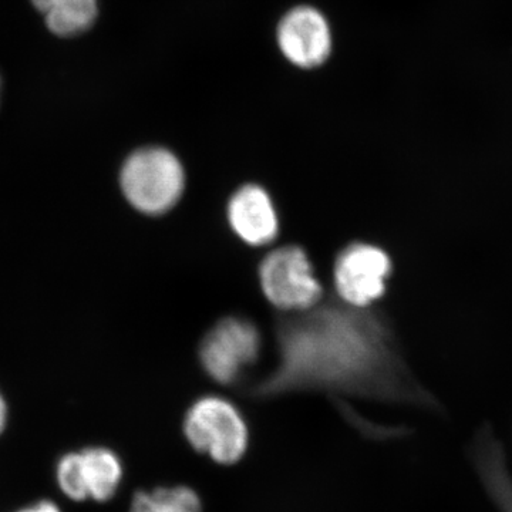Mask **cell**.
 <instances>
[{
    "mask_svg": "<svg viewBox=\"0 0 512 512\" xmlns=\"http://www.w3.org/2000/svg\"><path fill=\"white\" fill-rule=\"evenodd\" d=\"M57 37L72 39L92 30L99 18V0H30Z\"/></svg>",
    "mask_w": 512,
    "mask_h": 512,
    "instance_id": "cell-10",
    "label": "cell"
},
{
    "mask_svg": "<svg viewBox=\"0 0 512 512\" xmlns=\"http://www.w3.org/2000/svg\"><path fill=\"white\" fill-rule=\"evenodd\" d=\"M276 43L292 66L316 69L332 55V28L319 9L309 5L295 6L279 20Z\"/></svg>",
    "mask_w": 512,
    "mask_h": 512,
    "instance_id": "cell-8",
    "label": "cell"
},
{
    "mask_svg": "<svg viewBox=\"0 0 512 512\" xmlns=\"http://www.w3.org/2000/svg\"><path fill=\"white\" fill-rule=\"evenodd\" d=\"M120 184L127 201L136 210L148 215L164 214L183 195V164L167 148H140L121 168Z\"/></svg>",
    "mask_w": 512,
    "mask_h": 512,
    "instance_id": "cell-2",
    "label": "cell"
},
{
    "mask_svg": "<svg viewBox=\"0 0 512 512\" xmlns=\"http://www.w3.org/2000/svg\"><path fill=\"white\" fill-rule=\"evenodd\" d=\"M184 434L190 446L221 466L241 461L249 447V430L237 407L218 396H205L185 414Z\"/></svg>",
    "mask_w": 512,
    "mask_h": 512,
    "instance_id": "cell-3",
    "label": "cell"
},
{
    "mask_svg": "<svg viewBox=\"0 0 512 512\" xmlns=\"http://www.w3.org/2000/svg\"><path fill=\"white\" fill-rule=\"evenodd\" d=\"M228 220L242 241L262 247L274 241L279 224L274 202L259 185L239 188L228 204Z\"/></svg>",
    "mask_w": 512,
    "mask_h": 512,
    "instance_id": "cell-9",
    "label": "cell"
},
{
    "mask_svg": "<svg viewBox=\"0 0 512 512\" xmlns=\"http://www.w3.org/2000/svg\"><path fill=\"white\" fill-rule=\"evenodd\" d=\"M130 512H202L200 495L187 485L138 491Z\"/></svg>",
    "mask_w": 512,
    "mask_h": 512,
    "instance_id": "cell-11",
    "label": "cell"
},
{
    "mask_svg": "<svg viewBox=\"0 0 512 512\" xmlns=\"http://www.w3.org/2000/svg\"><path fill=\"white\" fill-rule=\"evenodd\" d=\"M124 468L120 457L106 447L86 448L60 458L56 468L57 484L73 501L92 498L104 503L116 495Z\"/></svg>",
    "mask_w": 512,
    "mask_h": 512,
    "instance_id": "cell-5",
    "label": "cell"
},
{
    "mask_svg": "<svg viewBox=\"0 0 512 512\" xmlns=\"http://www.w3.org/2000/svg\"><path fill=\"white\" fill-rule=\"evenodd\" d=\"M279 349L278 369L255 387V396L325 390L390 397L399 390L387 332L363 308L323 306L288 320L279 330Z\"/></svg>",
    "mask_w": 512,
    "mask_h": 512,
    "instance_id": "cell-1",
    "label": "cell"
},
{
    "mask_svg": "<svg viewBox=\"0 0 512 512\" xmlns=\"http://www.w3.org/2000/svg\"><path fill=\"white\" fill-rule=\"evenodd\" d=\"M390 271L392 262L383 249L369 244H352L336 259V291L346 305L365 309L386 292Z\"/></svg>",
    "mask_w": 512,
    "mask_h": 512,
    "instance_id": "cell-7",
    "label": "cell"
},
{
    "mask_svg": "<svg viewBox=\"0 0 512 512\" xmlns=\"http://www.w3.org/2000/svg\"><path fill=\"white\" fill-rule=\"evenodd\" d=\"M261 336L249 320L227 318L202 340L200 356L205 372L222 384H231L242 369L258 359Z\"/></svg>",
    "mask_w": 512,
    "mask_h": 512,
    "instance_id": "cell-6",
    "label": "cell"
},
{
    "mask_svg": "<svg viewBox=\"0 0 512 512\" xmlns=\"http://www.w3.org/2000/svg\"><path fill=\"white\" fill-rule=\"evenodd\" d=\"M0 101H2V77H0Z\"/></svg>",
    "mask_w": 512,
    "mask_h": 512,
    "instance_id": "cell-14",
    "label": "cell"
},
{
    "mask_svg": "<svg viewBox=\"0 0 512 512\" xmlns=\"http://www.w3.org/2000/svg\"><path fill=\"white\" fill-rule=\"evenodd\" d=\"M16 512H62L55 503L49 500L39 501V503L29 505V507L22 508Z\"/></svg>",
    "mask_w": 512,
    "mask_h": 512,
    "instance_id": "cell-12",
    "label": "cell"
},
{
    "mask_svg": "<svg viewBox=\"0 0 512 512\" xmlns=\"http://www.w3.org/2000/svg\"><path fill=\"white\" fill-rule=\"evenodd\" d=\"M259 278L268 301L284 311H309L322 296L311 261L298 247L279 248L266 255Z\"/></svg>",
    "mask_w": 512,
    "mask_h": 512,
    "instance_id": "cell-4",
    "label": "cell"
},
{
    "mask_svg": "<svg viewBox=\"0 0 512 512\" xmlns=\"http://www.w3.org/2000/svg\"><path fill=\"white\" fill-rule=\"evenodd\" d=\"M6 420H8V407H6L5 400H3L2 394H0V434L5 429Z\"/></svg>",
    "mask_w": 512,
    "mask_h": 512,
    "instance_id": "cell-13",
    "label": "cell"
}]
</instances>
